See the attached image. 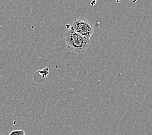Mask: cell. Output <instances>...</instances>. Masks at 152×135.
<instances>
[{
	"label": "cell",
	"instance_id": "6da1fadb",
	"mask_svg": "<svg viewBox=\"0 0 152 135\" xmlns=\"http://www.w3.org/2000/svg\"><path fill=\"white\" fill-rule=\"evenodd\" d=\"M64 39L67 49L75 53H84L90 46L89 40L77 33L71 27L65 32Z\"/></svg>",
	"mask_w": 152,
	"mask_h": 135
},
{
	"label": "cell",
	"instance_id": "7a4b0ae2",
	"mask_svg": "<svg viewBox=\"0 0 152 135\" xmlns=\"http://www.w3.org/2000/svg\"><path fill=\"white\" fill-rule=\"evenodd\" d=\"M71 27L77 33L89 41L95 31L93 24L84 17H79L75 19L72 23Z\"/></svg>",
	"mask_w": 152,
	"mask_h": 135
},
{
	"label": "cell",
	"instance_id": "3957f363",
	"mask_svg": "<svg viewBox=\"0 0 152 135\" xmlns=\"http://www.w3.org/2000/svg\"><path fill=\"white\" fill-rule=\"evenodd\" d=\"M9 135H26L24 130H14L10 132Z\"/></svg>",
	"mask_w": 152,
	"mask_h": 135
},
{
	"label": "cell",
	"instance_id": "277c9868",
	"mask_svg": "<svg viewBox=\"0 0 152 135\" xmlns=\"http://www.w3.org/2000/svg\"><path fill=\"white\" fill-rule=\"evenodd\" d=\"M137 1V0H133V2H135V1Z\"/></svg>",
	"mask_w": 152,
	"mask_h": 135
},
{
	"label": "cell",
	"instance_id": "5b68a950",
	"mask_svg": "<svg viewBox=\"0 0 152 135\" xmlns=\"http://www.w3.org/2000/svg\"><path fill=\"white\" fill-rule=\"evenodd\" d=\"M116 1H117V2H118V1H119V0H116Z\"/></svg>",
	"mask_w": 152,
	"mask_h": 135
},
{
	"label": "cell",
	"instance_id": "8992f818",
	"mask_svg": "<svg viewBox=\"0 0 152 135\" xmlns=\"http://www.w3.org/2000/svg\"><path fill=\"white\" fill-rule=\"evenodd\" d=\"M95 1H96V0H95Z\"/></svg>",
	"mask_w": 152,
	"mask_h": 135
}]
</instances>
